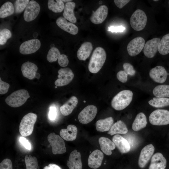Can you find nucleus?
Returning a JSON list of instances; mask_svg holds the SVG:
<instances>
[{
	"label": "nucleus",
	"instance_id": "nucleus-9",
	"mask_svg": "<svg viewBox=\"0 0 169 169\" xmlns=\"http://www.w3.org/2000/svg\"><path fill=\"white\" fill-rule=\"evenodd\" d=\"M58 79L54 84L56 86H62L69 84L73 80L74 75L71 69L69 68L60 69L58 71Z\"/></svg>",
	"mask_w": 169,
	"mask_h": 169
},
{
	"label": "nucleus",
	"instance_id": "nucleus-47",
	"mask_svg": "<svg viewBox=\"0 0 169 169\" xmlns=\"http://www.w3.org/2000/svg\"><path fill=\"white\" fill-rule=\"evenodd\" d=\"M125 28L122 26H111L108 28V31L112 32H123L125 30Z\"/></svg>",
	"mask_w": 169,
	"mask_h": 169
},
{
	"label": "nucleus",
	"instance_id": "nucleus-2",
	"mask_svg": "<svg viewBox=\"0 0 169 169\" xmlns=\"http://www.w3.org/2000/svg\"><path fill=\"white\" fill-rule=\"evenodd\" d=\"M133 96L132 91L129 90H122L113 98L111 101V106L116 110H123L130 104Z\"/></svg>",
	"mask_w": 169,
	"mask_h": 169
},
{
	"label": "nucleus",
	"instance_id": "nucleus-15",
	"mask_svg": "<svg viewBox=\"0 0 169 169\" xmlns=\"http://www.w3.org/2000/svg\"><path fill=\"white\" fill-rule=\"evenodd\" d=\"M160 39L154 38L148 41L145 44L143 53L146 56L149 58L153 57L158 50V47Z\"/></svg>",
	"mask_w": 169,
	"mask_h": 169
},
{
	"label": "nucleus",
	"instance_id": "nucleus-46",
	"mask_svg": "<svg viewBox=\"0 0 169 169\" xmlns=\"http://www.w3.org/2000/svg\"><path fill=\"white\" fill-rule=\"evenodd\" d=\"M20 143L26 149L28 150L31 149V145L30 142L28 140L24 137H20L19 139Z\"/></svg>",
	"mask_w": 169,
	"mask_h": 169
},
{
	"label": "nucleus",
	"instance_id": "nucleus-52",
	"mask_svg": "<svg viewBox=\"0 0 169 169\" xmlns=\"http://www.w3.org/2000/svg\"><path fill=\"white\" fill-rule=\"evenodd\" d=\"M153 1H158V0H153Z\"/></svg>",
	"mask_w": 169,
	"mask_h": 169
},
{
	"label": "nucleus",
	"instance_id": "nucleus-38",
	"mask_svg": "<svg viewBox=\"0 0 169 169\" xmlns=\"http://www.w3.org/2000/svg\"><path fill=\"white\" fill-rule=\"evenodd\" d=\"M29 0H17L14 4V12L18 13L22 12L25 9L29 2Z\"/></svg>",
	"mask_w": 169,
	"mask_h": 169
},
{
	"label": "nucleus",
	"instance_id": "nucleus-6",
	"mask_svg": "<svg viewBox=\"0 0 169 169\" xmlns=\"http://www.w3.org/2000/svg\"><path fill=\"white\" fill-rule=\"evenodd\" d=\"M47 139L52 147V152L54 154H62L66 152L64 141L59 135L51 132L48 135Z\"/></svg>",
	"mask_w": 169,
	"mask_h": 169
},
{
	"label": "nucleus",
	"instance_id": "nucleus-11",
	"mask_svg": "<svg viewBox=\"0 0 169 169\" xmlns=\"http://www.w3.org/2000/svg\"><path fill=\"white\" fill-rule=\"evenodd\" d=\"M40 6L36 1L31 0L26 8L23 13V18L27 22L31 21L38 16L40 11Z\"/></svg>",
	"mask_w": 169,
	"mask_h": 169
},
{
	"label": "nucleus",
	"instance_id": "nucleus-5",
	"mask_svg": "<svg viewBox=\"0 0 169 169\" xmlns=\"http://www.w3.org/2000/svg\"><path fill=\"white\" fill-rule=\"evenodd\" d=\"M147 17L144 11L140 9L136 10L131 15L130 23L132 28L136 31L143 30L146 26Z\"/></svg>",
	"mask_w": 169,
	"mask_h": 169
},
{
	"label": "nucleus",
	"instance_id": "nucleus-24",
	"mask_svg": "<svg viewBox=\"0 0 169 169\" xmlns=\"http://www.w3.org/2000/svg\"><path fill=\"white\" fill-rule=\"evenodd\" d=\"M78 103L77 98L75 96L71 97L60 108L62 114L64 116L70 115L76 107Z\"/></svg>",
	"mask_w": 169,
	"mask_h": 169
},
{
	"label": "nucleus",
	"instance_id": "nucleus-13",
	"mask_svg": "<svg viewBox=\"0 0 169 169\" xmlns=\"http://www.w3.org/2000/svg\"><path fill=\"white\" fill-rule=\"evenodd\" d=\"M149 75L150 78L154 81L161 84L166 81L167 73L163 67L157 66L151 69Z\"/></svg>",
	"mask_w": 169,
	"mask_h": 169
},
{
	"label": "nucleus",
	"instance_id": "nucleus-22",
	"mask_svg": "<svg viewBox=\"0 0 169 169\" xmlns=\"http://www.w3.org/2000/svg\"><path fill=\"white\" fill-rule=\"evenodd\" d=\"M166 165V161L163 155L157 152L152 157L149 169H165Z\"/></svg>",
	"mask_w": 169,
	"mask_h": 169
},
{
	"label": "nucleus",
	"instance_id": "nucleus-45",
	"mask_svg": "<svg viewBox=\"0 0 169 169\" xmlns=\"http://www.w3.org/2000/svg\"><path fill=\"white\" fill-rule=\"evenodd\" d=\"M58 63L59 65L62 67L67 66L69 63L68 56L64 54H61L60 57L58 60Z\"/></svg>",
	"mask_w": 169,
	"mask_h": 169
},
{
	"label": "nucleus",
	"instance_id": "nucleus-19",
	"mask_svg": "<svg viewBox=\"0 0 169 169\" xmlns=\"http://www.w3.org/2000/svg\"><path fill=\"white\" fill-rule=\"evenodd\" d=\"M67 165L69 169H82V165L81 154L77 150L72 151L67 161Z\"/></svg>",
	"mask_w": 169,
	"mask_h": 169
},
{
	"label": "nucleus",
	"instance_id": "nucleus-18",
	"mask_svg": "<svg viewBox=\"0 0 169 169\" xmlns=\"http://www.w3.org/2000/svg\"><path fill=\"white\" fill-rule=\"evenodd\" d=\"M104 158V154L99 150H95L89 155L88 164L91 168L96 169L101 165Z\"/></svg>",
	"mask_w": 169,
	"mask_h": 169
},
{
	"label": "nucleus",
	"instance_id": "nucleus-4",
	"mask_svg": "<svg viewBox=\"0 0 169 169\" xmlns=\"http://www.w3.org/2000/svg\"><path fill=\"white\" fill-rule=\"evenodd\" d=\"M37 119V115L32 112L26 114L23 117L19 126V131L22 136H28L32 133Z\"/></svg>",
	"mask_w": 169,
	"mask_h": 169
},
{
	"label": "nucleus",
	"instance_id": "nucleus-28",
	"mask_svg": "<svg viewBox=\"0 0 169 169\" xmlns=\"http://www.w3.org/2000/svg\"><path fill=\"white\" fill-rule=\"evenodd\" d=\"M114 120L111 117L97 121L95 124L96 129L100 132L109 131L113 125Z\"/></svg>",
	"mask_w": 169,
	"mask_h": 169
},
{
	"label": "nucleus",
	"instance_id": "nucleus-10",
	"mask_svg": "<svg viewBox=\"0 0 169 169\" xmlns=\"http://www.w3.org/2000/svg\"><path fill=\"white\" fill-rule=\"evenodd\" d=\"M144 39L137 37L131 40L127 46V51L129 55L135 56L139 54L143 49L145 44Z\"/></svg>",
	"mask_w": 169,
	"mask_h": 169
},
{
	"label": "nucleus",
	"instance_id": "nucleus-20",
	"mask_svg": "<svg viewBox=\"0 0 169 169\" xmlns=\"http://www.w3.org/2000/svg\"><path fill=\"white\" fill-rule=\"evenodd\" d=\"M21 70L24 77L31 80L36 77L38 67L35 64L27 62L22 64Z\"/></svg>",
	"mask_w": 169,
	"mask_h": 169
},
{
	"label": "nucleus",
	"instance_id": "nucleus-49",
	"mask_svg": "<svg viewBox=\"0 0 169 169\" xmlns=\"http://www.w3.org/2000/svg\"><path fill=\"white\" fill-rule=\"evenodd\" d=\"M43 169H61V168L58 165L50 163L48 166L44 167Z\"/></svg>",
	"mask_w": 169,
	"mask_h": 169
},
{
	"label": "nucleus",
	"instance_id": "nucleus-39",
	"mask_svg": "<svg viewBox=\"0 0 169 169\" xmlns=\"http://www.w3.org/2000/svg\"><path fill=\"white\" fill-rule=\"evenodd\" d=\"M12 33L8 29L4 28L0 32V44H4L9 38H11Z\"/></svg>",
	"mask_w": 169,
	"mask_h": 169
},
{
	"label": "nucleus",
	"instance_id": "nucleus-51",
	"mask_svg": "<svg viewBox=\"0 0 169 169\" xmlns=\"http://www.w3.org/2000/svg\"><path fill=\"white\" fill-rule=\"evenodd\" d=\"M99 3L100 4H101L102 3V2L101 1H100V2H99Z\"/></svg>",
	"mask_w": 169,
	"mask_h": 169
},
{
	"label": "nucleus",
	"instance_id": "nucleus-43",
	"mask_svg": "<svg viewBox=\"0 0 169 169\" xmlns=\"http://www.w3.org/2000/svg\"><path fill=\"white\" fill-rule=\"evenodd\" d=\"M10 87L9 84L3 81L0 78V94H4L8 91Z\"/></svg>",
	"mask_w": 169,
	"mask_h": 169
},
{
	"label": "nucleus",
	"instance_id": "nucleus-27",
	"mask_svg": "<svg viewBox=\"0 0 169 169\" xmlns=\"http://www.w3.org/2000/svg\"><path fill=\"white\" fill-rule=\"evenodd\" d=\"M75 3L72 2L67 3L64 5L63 13L64 17L66 19L73 23H75L77 19L74 12Z\"/></svg>",
	"mask_w": 169,
	"mask_h": 169
},
{
	"label": "nucleus",
	"instance_id": "nucleus-21",
	"mask_svg": "<svg viewBox=\"0 0 169 169\" xmlns=\"http://www.w3.org/2000/svg\"><path fill=\"white\" fill-rule=\"evenodd\" d=\"M112 142L122 153L128 152L131 149L129 142L124 138L119 135L114 136L112 138Z\"/></svg>",
	"mask_w": 169,
	"mask_h": 169
},
{
	"label": "nucleus",
	"instance_id": "nucleus-42",
	"mask_svg": "<svg viewBox=\"0 0 169 169\" xmlns=\"http://www.w3.org/2000/svg\"><path fill=\"white\" fill-rule=\"evenodd\" d=\"M128 75V74L124 70H120L117 73L116 77L119 81L125 83L127 80Z\"/></svg>",
	"mask_w": 169,
	"mask_h": 169
},
{
	"label": "nucleus",
	"instance_id": "nucleus-12",
	"mask_svg": "<svg viewBox=\"0 0 169 169\" xmlns=\"http://www.w3.org/2000/svg\"><path fill=\"white\" fill-rule=\"evenodd\" d=\"M41 46V43L38 39L34 38L26 41L22 43L19 47V52L23 54L34 53Z\"/></svg>",
	"mask_w": 169,
	"mask_h": 169
},
{
	"label": "nucleus",
	"instance_id": "nucleus-7",
	"mask_svg": "<svg viewBox=\"0 0 169 169\" xmlns=\"http://www.w3.org/2000/svg\"><path fill=\"white\" fill-rule=\"evenodd\" d=\"M151 124L162 125L169 124V111L163 109L156 110L153 111L149 117Z\"/></svg>",
	"mask_w": 169,
	"mask_h": 169
},
{
	"label": "nucleus",
	"instance_id": "nucleus-35",
	"mask_svg": "<svg viewBox=\"0 0 169 169\" xmlns=\"http://www.w3.org/2000/svg\"><path fill=\"white\" fill-rule=\"evenodd\" d=\"M151 106L156 108H161L169 105V98H153L148 101Z\"/></svg>",
	"mask_w": 169,
	"mask_h": 169
},
{
	"label": "nucleus",
	"instance_id": "nucleus-33",
	"mask_svg": "<svg viewBox=\"0 0 169 169\" xmlns=\"http://www.w3.org/2000/svg\"><path fill=\"white\" fill-rule=\"evenodd\" d=\"M158 51L162 55H165L169 53V33L164 36L160 40Z\"/></svg>",
	"mask_w": 169,
	"mask_h": 169
},
{
	"label": "nucleus",
	"instance_id": "nucleus-30",
	"mask_svg": "<svg viewBox=\"0 0 169 169\" xmlns=\"http://www.w3.org/2000/svg\"><path fill=\"white\" fill-rule=\"evenodd\" d=\"M147 124L146 116L143 113L140 112L136 116L132 124V128L134 131H137L145 128Z\"/></svg>",
	"mask_w": 169,
	"mask_h": 169
},
{
	"label": "nucleus",
	"instance_id": "nucleus-1",
	"mask_svg": "<svg viewBox=\"0 0 169 169\" xmlns=\"http://www.w3.org/2000/svg\"><path fill=\"white\" fill-rule=\"evenodd\" d=\"M106 57L105 50L100 47H96L94 51L88 64V69L92 73H98L103 65Z\"/></svg>",
	"mask_w": 169,
	"mask_h": 169
},
{
	"label": "nucleus",
	"instance_id": "nucleus-31",
	"mask_svg": "<svg viewBox=\"0 0 169 169\" xmlns=\"http://www.w3.org/2000/svg\"><path fill=\"white\" fill-rule=\"evenodd\" d=\"M153 94L157 98L169 97V85L162 84L157 86L154 89Z\"/></svg>",
	"mask_w": 169,
	"mask_h": 169
},
{
	"label": "nucleus",
	"instance_id": "nucleus-48",
	"mask_svg": "<svg viewBox=\"0 0 169 169\" xmlns=\"http://www.w3.org/2000/svg\"><path fill=\"white\" fill-rule=\"evenodd\" d=\"M130 0H115L114 2L116 6L121 8L130 2Z\"/></svg>",
	"mask_w": 169,
	"mask_h": 169
},
{
	"label": "nucleus",
	"instance_id": "nucleus-50",
	"mask_svg": "<svg viewBox=\"0 0 169 169\" xmlns=\"http://www.w3.org/2000/svg\"><path fill=\"white\" fill-rule=\"evenodd\" d=\"M62 1L64 2H66L67 3L70 2V1H72V0H63Z\"/></svg>",
	"mask_w": 169,
	"mask_h": 169
},
{
	"label": "nucleus",
	"instance_id": "nucleus-17",
	"mask_svg": "<svg viewBox=\"0 0 169 169\" xmlns=\"http://www.w3.org/2000/svg\"><path fill=\"white\" fill-rule=\"evenodd\" d=\"M56 23L60 28L71 34L76 35L78 32V27L74 23L68 21L63 17L58 18L56 20Z\"/></svg>",
	"mask_w": 169,
	"mask_h": 169
},
{
	"label": "nucleus",
	"instance_id": "nucleus-16",
	"mask_svg": "<svg viewBox=\"0 0 169 169\" xmlns=\"http://www.w3.org/2000/svg\"><path fill=\"white\" fill-rule=\"evenodd\" d=\"M108 12V8L106 6H100L95 11H93V13L90 18V20L94 24H100L107 18Z\"/></svg>",
	"mask_w": 169,
	"mask_h": 169
},
{
	"label": "nucleus",
	"instance_id": "nucleus-3",
	"mask_svg": "<svg viewBox=\"0 0 169 169\" xmlns=\"http://www.w3.org/2000/svg\"><path fill=\"white\" fill-rule=\"evenodd\" d=\"M28 92L24 89H20L12 93L5 100L6 103L14 108L20 107L30 97Z\"/></svg>",
	"mask_w": 169,
	"mask_h": 169
},
{
	"label": "nucleus",
	"instance_id": "nucleus-26",
	"mask_svg": "<svg viewBox=\"0 0 169 169\" xmlns=\"http://www.w3.org/2000/svg\"><path fill=\"white\" fill-rule=\"evenodd\" d=\"M99 142L101 150L107 155H110L112 153L111 151L115 148V146L114 143L107 138L100 137Z\"/></svg>",
	"mask_w": 169,
	"mask_h": 169
},
{
	"label": "nucleus",
	"instance_id": "nucleus-32",
	"mask_svg": "<svg viewBox=\"0 0 169 169\" xmlns=\"http://www.w3.org/2000/svg\"><path fill=\"white\" fill-rule=\"evenodd\" d=\"M14 12L13 4L7 2L2 5L0 8V17L4 18L13 14Z\"/></svg>",
	"mask_w": 169,
	"mask_h": 169
},
{
	"label": "nucleus",
	"instance_id": "nucleus-36",
	"mask_svg": "<svg viewBox=\"0 0 169 169\" xmlns=\"http://www.w3.org/2000/svg\"><path fill=\"white\" fill-rule=\"evenodd\" d=\"M25 161L26 169H37L38 163L37 158L31 155H26Z\"/></svg>",
	"mask_w": 169,
	"mask_h": 169
},
{
	"label": "nucleus",
	"instance_id": "nucleus-41",
	"mask_svg": "<svg viewBox=\"0 0 169 169\" xmlns=\"http://www.w3.org/2000/svg\"><path fill=\"white\" fill-rule=\"evenodd\" d=\"M0 169H13L11 161L8 158L3 160L0 163Z\"/></svg>",
	"mask_w": 169,
	"mask_h": 169
},
{
	"label": "nucleus",
	"instance_id": "nucleus-25",
	"mask_svg": "<svg viewBox=\"0 0 169 169\" xmlns=\"http://www.w3.org/2000/svg\"><path fill=\"white\" fill-rule=\"evenodd\" d=\"M93 49L92 43L86 42L82 44L78 49L77 55L80 60H85L90 55Z\"/></svg>",
	"mask_w": 169,
	"mask_h": 169
},
{
	"label": "nucleus",
	"instance_id": "nucleus-37",
	"mask_svg": "<svg viewBox=\"0 0 169 169\" xmlns=\"http://www.w3.org/2000/svg\"><path fill=\"white\" fill-rule=\"evenodd\" d=\"M60 52L56 48L53 47L49 51L47 55V59L50 63L55 62L61 57Z\"/></svg>",
	"mask_w": 169,
	"mask_h": 169
},
{
	"label": "nucleus",
	"instance_id": "nucleus-14",
	"mask_svg": "<svg viewBox=\"0 0 169 169\" xmlns=\"http://www.w3.org/2000/svg\"><path fill=\"white\" fill-rule=\"evenodd\" d=\"M155 148L152 144L147 145L142 149L138 160V165L143 168L148 163L153 154Z\"/></svg>",
	"mask_w": 169,
	"mask_h": 169
},
{
	"label": "nucleus",
	"instance_id": "nucleus-8",
	"mask_svg": "<svg viewBox=\"0 0 169 169\" xmlns=\"http://www.w3.org/2000/svg\"><path fill=\"white\" fill-rule=\"evenodd\" d=\"M97 112V109L95 106L88 105L79 113L78 116L79 120L82 124H88L94 119Z\"/></svg>",
	"mask_w": 169,
	"mask_h": 169
},
{
	"label": "nucleus",
	"instance_id": "nucleus-23",
	"mask_svg": "<svg viewBox=\"0 0 169 169\" xmlns=\"http://www.w3.org/2000/svg\"><path fill=\"white\" fill-rule=\"evenodd\" d=\"M78 130L74 125H69L67 129H61L59 133L60 136L64 140L68 141L75 140L77 137Z\"/></svg>",
	"mask_w": 169,
	"mask_h": 169
},
{
	"label": "nucleus",
	"instance_id": "nucleus-44",
	"mask_svg": "<svg viewBox=\"0 0 169 169\" xmlns=\"http://www.w3.org/2000/svg\"><path fill=\"white\" fill-rule=\"evenodd\" d=\"M49 118L51 120H55L57 116V110L56 107L54 106H51L49 108Z\"/></svg>",
	"mask_w": 169,
	"mask_h": 169
},
{
	"label": "nucleus",
	"instance_id": "nucleus-34",
	"mask_svg": "<svg viewBox=\"0 0 169 169\" xmlns=\"http://www.w3.org/2000/svg\"><path fill=\"white\" fill-rule=\"evenodd\" d=\"M48 5L49 9L55 13L62 12L64 7L63 2L61 0H49Z\"/></svg>",
	"mask_w": 169,
	"mask_h": 169
},
{
	"label": "nucleus",
	"instance_id": "nucleus-53",
	"mask_svg": "<svg viewBox=\"0 0 169 169\" xmlns=\"http://www.w3.org/2000/svg\"><path fill=\"white\" fill-rule=\"evenodd\" d=\"M168 4H169V0L168 1Z\"/></svg>",
	"mask_w": 169,
	"mask_h": 169
},
{
	"label": "nucleus",
	"instance_id": "nucleus-40",
	"mask_svg": "<svg viewBox=\"0 0 169 169\" xmlns=\"http://www.w3.org/2000/svg\"><path fill=\"white\" fill-rule=\"evenodd\" d=\"M124 70L128 74L131 76H134L136 73L133 66L128 63H124L123 65Z\"/></svg>",
	"mask_w": 169,
	"mask_h": 169
},
{
	"label": "nucleus",
	"instance_id": "nucleus-29",
	"mask_svg": "<svg viewBox=\"0 0 169 169\" xmlns=\"http://www.w3.org/2000/svg\"><path fill=\"white\" fill-rule=\"evenodd\" d=\"M128 131L125 124L123 121L119 120L113 124L107 133L111 136L117 134H125Z\"/></svg>",
	"mask_w": 169,
	"mask_h": 169
}]
</instances>
